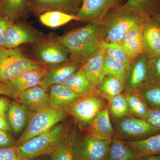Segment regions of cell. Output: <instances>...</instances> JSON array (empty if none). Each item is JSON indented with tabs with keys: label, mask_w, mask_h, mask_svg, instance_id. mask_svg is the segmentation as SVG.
Instances as JSON below:
<instances>
[{
	"label": "cell",
	"mask_w": 160,
	"mask_h": 160,
	"mask_svg": "<svg viewBox=\"0 0 160 160\" xmlns=\"http://www.w3.org/2000/svg\"><path fill=\"white\" fill-rule=\"evenodd\" d=\"M141 157L160 154V132L136 142H125Z\"/></svg>",
	"instance_id": "obj_28"
},
{
	"label": "cell",
	"mask_w": 160,
	"mask_h": 160,
	"mask_svg": "<svg viewBox=\"0 0 160 160\" xmlns=\"http://www.w3.org/2000/svg\"><path fill=\"white\" fill-rule=\"evenodd\" d=\"M39 20L43 25L52 28L62 26L72 21H79L77 15L58 11L43 12L40 15Z\"/></svg>",
	"instance_id": "obj_29"
},
{
	"label": "cell",
	"mask_w": 160,
	"mask_h": 160,
	"mask_svg": "<svg viewBox=\"0 0 160 160\" xmlns=\"http://www.w3.org/2000/svg\"><path fill=\"white\" fill-rule=\"evenodd\" d=\"M44 68L17 48L0 47V81L8 82L23 73Z\"/></svg>",
	"instance_id": "obj_5"
},
{
	"label": "cell",
	"mask_w": 160,
	"mask_h": 160,
	"mask_svg": "<svg viewBox=\"0 0 160 160\" xmlns=\"http://www.w3.org/2000/svg\"><path fill=\"white\" fill-rule=\"evenodd\" d=\"M122 6L145 18L158 17L160 0H128Z\"/></svg>",
	"instance_id": "obj_24"
},
{
	"label": "cell",
	"mask_w": 160,
	"mask_h": 160,
	"mask_svg": "<svg viewBox=\"0 0 160 160\" xmlns=\"http://www.w3.org/2000/svg\"><path fill=\"white\" fill-rule=\"evenodd\" d=\"M145 19L122 5L118 6L107 13L102 23L104 41L119 44L134 25Z\"/></svg>",
	"instance_id": "obj_3"
},
{
	"label": "cell",
	"mask_w": 160,
	"mask_h": 160,
	"mask_svg": "<svg viewBox=\"0 0 160 160\" xmlns=\"http://www.w3.org/2000/svg\"><path fill=\"white\" fill-rule=\"evenodd\" d=\"M146 121L152 126L160 130V109H150Z\"/></svg>",
	"instance_id": "obj_41"
},
{
	"label": "cell",
	"mask_w": 160,
	"mask_h": 160,
	"mask_svg": "<svg viewBox=\"0 0 160 160\" xmlns=\"http://www.w3.org/2000/svg\"><path fill=\"white\" fill-rule=\"evenodd\" d=\"M57 39L69 52V60L82 66L102 50L104 41L102 24L89 23L67 32Z\"/></svg>",
	"instance_id": "obj_1"
},
{
	"label": "cell",
	"mask_w": 160,
	"mask_h": 160,
	"mask_svg": "<svg viewBox=\"0 0 160 160\" xmlns=\"http://www.w3.org/2000/svg\"><path fill=\"white\" fill-rule=\"evenodd\" d=\"M33 53L38 62L51 68L69 62L68 51L57 39L43 38L34 44Z\"/></svg>",
	"instance_id": "obj_8"
},
{
	"label": "cell",
	"mask_w": 160,
	"mask_h": 160,
	"mask_svg": "<svg viewBox=\"0 0 160 160\" xmlns=\"http://www.w3.org/2000/svg\"><path fill=\"white\" fill-rule=\"evenodd\" d=\"M143 53L149 59L160 56V20L146 18L142 26Z\"/></svg>",
	"instance_id": "obj_12"
},
{
	"label": "cell",
	"mask_w": 160,
	"mask_h": 160,
	"mask_svg": "<svg viewBox=\"0 0 160 160\" xmlns=\"http://www.w3.org/2000/svg\"><path fill=\"white\" fill-rule=\"evenodd\" d=\"M125 89V82L118 78L110 75L106 77L98 86L97 93L109 102L120 94Z\"/></svg>",
	"instance_id": "obj_27"
},
{
	"label": "cell",
	"mask_w": 160,
	"mask_h": 160,
	"mask_svg": "<svg viewBox=\"0 0 160 160\" xmlns=\"http://www.w3.org/2000/svg\"><path fill=\"white\" fill-rule=\"evenodd\" d=\"M12 20L7 16H0V47H5L6 35Z\"/></svg>",
	"instance_id": "obj_36"
},
{
	"label": "cell",
	"mask_w": 160,
	"mask_h": 160,
	"mask_svg": "<svg viewBox=\"0 0 160 160\" xmlns=\"http://www.w3.org/2000/svg\"><path fill=\"white\" fill-rule=\"evenodd\" d=\"M104 67L106 75L118 78L125 82L127 70L126 66L121 61L105 55Z\"/></svg>",
	"instance_id": "obj_34"
},
{
	"label": "cell",
	"mask_w": 160,
	"mask_h": 160,
	"mask_svg": "<svg viewBox=\"0 0 160 160\" xmlns=\"http://www.w3.org/2000/svg\"><path fill=\"white\" fill-rule=\"evenodd\" d=\"M158 17L159 18V19L160 20V13L159 15L158 16Z\"/></svg>",
	"instance_id": "obj_46"
},
{
	"label": "cell",
	"mask_w": 160,
	"mask_h": 160,
	"mask_svg": "<svg viewBox=\"0 0 160 160\" xmlns=\"http://www.w3.org/2000/svg\"><path fill=\"white\" fill-rule=\"evenodd\" d=\"M66 109H57L49 106L32 112L24 132L16 142L17 147L32 138L46 133L66 118Z\"/></svg>",
	"instance_id": "obj_4"
},
{
	"label": "cell",
	"mask_w": 160,
	"mask_h": 160,
	"mask_svg": "<svg viewBox=\"0 0 160 160\" xmlns=\"http://www.w3.org/2000/svg\"><path fill=\"white\" fill-rule=\"evenodd\" d=\"M139 160H160V154L142 156Z\"/></svg>",
	"instance_id": "obj_44"
},
{
	"label": "cell",
	"mask_w": 160,
	"mask_h": 160,
	"mask_svg": "<svg viewBox=\"0 0 160 160\" xmlns=\"http://www.w3.org/2000/svg\"><path fill=\"white\" fill-rule=\"evenodd\" d=\"M150 82L151 76L149 59L142 53L132 62L127 72L125 82L126 92L140 91Z\"/></svg>",
	"instance_id": "obj_11"
},
{
	"label": "cell",
	"mask_w": 160,
	"mask_h": 160,
	"mask_svg": "<svg viewBox=\"0 0 160 160\" xmlns=\"http://www.w3.org/2000/svg\"><path fill=\"white\" fill-rule=\"evenodd\" d=\"M150 109H160V84L150 82L140 91Z\"/></svg>",
	"instance_id": "obj_31"
},
{
	"label": "cell",
	"mask_w": 160,
	"mask_h": 160,
	"mask_svg": "<svg viewBox=\"0 0 160 160\" xmlns=\"http://www.w3.org/2000/svg\"><path fill=\"white\" fill-rule=\"evenodd\" d=\"M144 21L134 25L119 44L132 62L143 53L142 26Z\"/></svg>",
	"instance_id": "obj_17"
},
{
	"label": "cell",
	"mask_w": 160,
	"mask_h": 160,
	"mask_svg": "<svg viewBox=\"0 0 160 160\" xmlns=\"http://www.w3.org/2000/svg\"><path fill=\"white\" fill-rule=\"evenodd\" d=\"M0 160H20L15 146L0 149Z\"/></svg>",
	"instance_id": "obj_39"
},
{
	"label": "cell",
	"mask_w": 160,
	"mask_h": 160,
	"mask_svg": "<svg viewBox=\"0 0 160 160\" xmlns=\"http://www.w3.org/2000/svg\"><path fill=\"white\" fill-rule=\"evenodd\" d=\"M120 0H82L77 16L79 21L101 23L111 9L118 6Z\"/></svg>",
	"instance_id": "obj_10"
},
{
	"label": "cell",
	"mask_w": 160,
	"mask_h": 160,
	"mask_svg": "<svg viewBox=\"0 0 160 160\" xmlns=\"http://www.w3.org/2000/svg\"><path fill=\"white\" fill-rule=\"evenodd\" d=\"M0 95L5 96L14 100H18V95L8 83L0 81Z\"/></svg>",
	"instance_id": "obj_40"
},
{
	"label": "cell",
	"mask_w": 160,
	"mask_h": 160,
	"mask_svg": "<svg viewBox=\"0 0 160 160\" xmlns=\"http://www.w3.org/2000/svg\"><path fill=\"white\" fill-rule=\"evenodd\" d=\"M113 122L115 134L124 142L141 141L160 132L146 120L137 118L126 117Z\"/></svg>",
	"instance_id": "obj_7"
},
{
	"label": "cell",
	"mask_w": 160,
	"mask_h": 160,
	"mask_svg": "<svg viewBox=\"0 0 160 160\" xmlns=\"http://www.w3.org/2000/svg\"><path fill=\"white\" fill-rule=\"evenodd\" d=\"M3 1H4V0H0V3H1V4L2 2Z\"/></svg>",
	"instance_id": "obj_45"
},
{
	"label": "cell",
	"mask_w": 160,
	"mask_h": 160,
	"mask_svg": "<svg viewBox=\"0 0 160 160\" xmlns=\"http://www.w3.org/2000/svg\"><path fill=\"white\" fill-rule=\"evenodd\" d=\"M89 125L88 131L92 133L109 137L115 136V133L110 121L108 107L99 112Z\"/></svg>",
	"instance_id": "obj_25"
},
{
	"label": "cell",
	"mask_w": 160,
	"mask_h": 160,
	"mask_svg": "<svg viewBox=\"0 0 160 160\" xmlns=\"http://www.w3.org/2000/svg\"><path fill=\"white\" fill-rule=\"evenodd\" d=\"M28 0H4L1 3L0 12L12 20L17 18L28 6Z\"/></svg>",
	"instance_id": "obj_33"
},
{
	"label": "cell",
	"mask_w": 160,
	"mask_h": 160,
	"mask_svg": "<svg viewBox=\"0 0 160 160\" xmlns=\"http://www.w3.org/2000/svg\"><path fill=\"white\" fill-rule=\"evenodd\" d=\"M109 115L113 120L130 116V111L124 95H118L109 102Z\"/></svg>",
	"instance_id": "obj_32"
},
{
	"label": "cell",
	"mask_w": 160,
	"mask_h": 160,
	"mask_svg": "<svg viewBox=\"0 0 160 160\" xmlns=\"http://www.w3.org/2000/svg\"><path fill=\"white\" fill-rule=\"evenodd\" d=\"M66 131L63 124H57L46 133L17 147L18 157L20 160H31L42 156L50 155L62 142L66 135Z\"/></svg>",
	"instance_id": "obj_2"
},
{
	"label": "cell",
	"mask_w": 160,
	"mask_h": 160,
	"mask_svg": "<svg viewBox=\"0 0 160 160\" xmlns=\"http://www.w3.org/2000/svg\"><path fill=\"white\" fill-rule=\"evenodd\" d=\"M47 91L41 85L35 86L21 92L18 100L33 112L49 106V94Z\"/></svg>",
	"instance_id": "obj_15"
},
{
	"label": "cell",
	"mask_w": 160,
	"mask_h": 160,
	"mask_svg": "<svg viewBox=\"0 0 160 160\" xmlns=\"http://www.w3.org/2000/svg\"><path fill=\"white\" fill-rule=\"evenodd\" d=\"M112 138L88 131L82 136H73L72 148L74 160H105Z\"/></svg>",
	"instance_id": "obj_6"
},
{
	"label": "cell",
	"mask_w": 160,
	"mask_h": 160,
	"mask_svg": "<svg viewBox=\"0 0 160 160\" xmlns=\"http://www.w3.org/2000/svg\"><path fill=\"white\" fill-rule=\"evenodd\" d=\"M102 50L105 55L122 62L126 66L128 72L132 62L120 44L107 42L103 41L102 44Z\"/></svg>",
	"instance_id": "obj_30"
},
{
	"label": "cell",
	"mask_w": 160,
	"mask_h": 160,
	"mask_svg": "<svg viewBox=\"0 0 160 160\" xmlns=\"http://www.w3.org/2000/svg\"><path fill=\"white\" fill-rule=\"evenodd\" d=\"M73 137L66 135L62 142L50 155L51 160H74L72 148Z\"/></svg>",
	"instance_id": "obj_35"
},
{
	"label": "cell",
	"mask_w": 160,
	"mask_h": 160,
	"mask_svg": "<svg viewBox=\"0 0 160 160\" xmlns=\"http://www.w3.org/2000/svg\"><path fill=\"white\" fill-rule=\"evenodd\" d=\"M81 66L70 61L51 68L47 71L41 86L47 90L53 85L62 84Z\"/></svg>",
	"instance_id": "obj_19"
},
{
	"label": "cell",
	"mask_w": 160,
	"mask_h": 160,
	"mask_svg": "<svg viewBox=\"0 0 160 160\" xmlns=\"http://www.w3.org/2000/svg\"><path fill=\"white\" fill-rule=\"evenodd\" d=\"M82 2V0H28V6L38 13L58 11L77 15Z\"/></svg>",
	"instance_id": "obj_14"
},
{
	"label": "cell",
	"mask_w": 160,
	"mask_h": 160,
	"mask_svg": "<svg viewBox=\"0 0 160 160\" xmlns=\"http://www.w3.org/2000/svg\"><path fill=\"white\" fill-rule=\"evenodd\" d=\"M10 100L5 96L0 97V116L6 115L10 105Z\"/></svg>",
	"instance_id": "obj_42"
},
{
	"label": "cell",
	"mask_w": 160,
	"mask_h": 160,
	"mask_svg": "<svg viewBox=\"0 0 160 160\" xmlns=\"http://www.w3.org/2000/svg\"><path fill=\"white\" fill-rule=\"evenodd\" d=\"M106 106V99L94 92L81 98L69 107L68 112L81 125H89Z\"/></svg>",
	"instance_id": "obj_9"
},
{
	"label": "cell",
	"mask_w": 160,
	"mask_h": 160,
	"mask_svg": "<svg viewBox=\"0 0 160 160\" xmlns=\"http://www.w3.org/2000/svg\"><path fill=\"white\" fill-rule=\"evenodd\" d=\"M32 112L19 102H11L6 113L10 131L18 134L26 128Z\"/></svg>",
	"instance_id": "obj_16"
},
{
	"label": "cell",
	"mask_w": 160,
	"mask_h": 160,
	"mask_svg": "<svg viewBox=\"0 0 160 160\" xmlns=\"http://www.w3.org/2000/svg\"><path fill=\"white\" fill-rule=\"evenodd\" d=\"M149 61L151 82L160 84V56Z\"/></svg>",
	"instance_id": "obj_37"
},
{
	"label": "cell",
	"mask_w": 160,
	"mask_h": 160,
	"mask_svg": "<svg viewBox=\"0 0 160 160\" xmlns=\"http://www.w3.org/2000/svg\"><path fill=\"white\" fill-rule=\"evenodd\" d=\"M43 38L42 36L28 25L12 23L7 31L5 47L15 49L23 44H36Z\"/></svg>",
	"instance_id": "obj_13"
},
{
	"label": "cell",
	"mask_w": 160,
	"mask_h": 160,
	"mask_svg": "<svg viewBox=\"0 0 160 160\" xmlns=\"http://www.w3.org/2000/svg\"><path fill=\"white\" fill-rule=\"evenodd\" d=\"M49 89V106L53 108L65 109L82 98L62 84L53 85Z\"/></svg>",
	"instance_id": "obj_20"
},
{
	"label": "cell",
	"mask_w": 160,
	"mask_h": 160,
	"mask_svg": "<svg viewBox=\"0 0 160 160\" xmlns=\"http://www.w3.org/2000/svg\"></svg>",
	"instance_id": "obj_48"
},
{
	"label": "cell",
	"mask_w": 160,
	"mask_h": 160,
	"mask_svg": "<svg viewBox=\"0 0 160 160\" xmlns=\"http://www.w3.org/2000/svg\"><path fill=\"white\" fill-rule=\"evenodd\" d=\"M141 157L134 149L117 137H113L105 160H139Z\"/></svg>",
	"instance_id": "obj_22"
},
{
	"label": "cell",
	"mask_w": 160,
	"mask_h": 160,
	"mask_svg": "<svg viewBox=\"0 0 160 160\" xmlns=\"http://www.w3.org/2000/svg\"><path fill=\"white\" fill-rule=\"evenodd\" d=\"M62 85L82 98L96 92L87 78L82 66L72 73Z\"/></svg>",
	"instance_id": "obj_23"
},
{
	"label": "cell",
	"mask_w": 160,
	"mask_h": 160,
	"mask_svg": "<svg viewBox=\"0 0 160 160\" xmlns=\"http://www.w3.org/2000/svg\"><path fill=\"white\" fill-rule=\"evenodd\" d=\"M48 70L46 68L27 72L8 82L18 95L29 88L42 84Z\"/></svg>",
	"instance_id": "obj_21"
},
{
	"label": "cell",
	"mask_w": 160,
	"mask_h": 160,
	"mask_svg": "<svg viewBox=\"0 0 160 160\" xmlns=\"http://www.w3.org/2000/svg\"><path fill=\"white\" fill-rule=\"evenodd\" d=\"M105 57V53L101 50L82 66L95 91L106 76L104 67Z\"/></svg>",
	"instance_id": "obj_18"
},
{
	"label": "cell",
	"mask_w": 160,
	"mask_h": 160,
	"mask_svg": "<svg viewBox=\"0 0 160 160\" xmlns=\"http://www.w3.org/2000/svg\"><path fill=\"white\" fill-rule=\"evenodd\" d=\"M9 132L0 130V149L9 148L15 145L16 142Z\"/></svg>",
	"instance_id": "obj_38"
},
{
	"label": "cell",
	"mask_w": 160,
	"mask_h": 160,
	"mask_svg": "<svg viewBox=\"0 0 160 160\" xmlns=\"http://www.w3.org/2000/svg\"><path fill=\"white\" fill-rule=\"evenodd\" d=\"M0 130L10 131L6 115L0 116Z\"/></svg>",
	"instance_id": "obj_43"
},
{
	"label": "cell",
	"mask_w": 160,
	"mask_h": 160,
	"mask_svg": "<svg viewBox=\"0 0 160 160\" xmlns=\"http://www.w3.org/2000/svg\"><path fill=\"white\" fill-rule=\"evenodd\" d=\"M130 113L135 118L147 119L150 109L140 91L126 92L124 94Z\"/></svg>",
	"instance_id": "obj_26"
},
{
	"label": "cell",
	"mask_w": 160,
	"mask_h": 160,
	"mask_svg": "<svg viewBox=\"0 0 160 160\" xmlns=\"http://www.w3.org/2000/svg\"><path fill=\"white\" fill-rule=\"evenodd\" d=\"M31 160H35V159H34Z\"/></svg>",
	"instance_id": "obj_47"
}]
</instances>
